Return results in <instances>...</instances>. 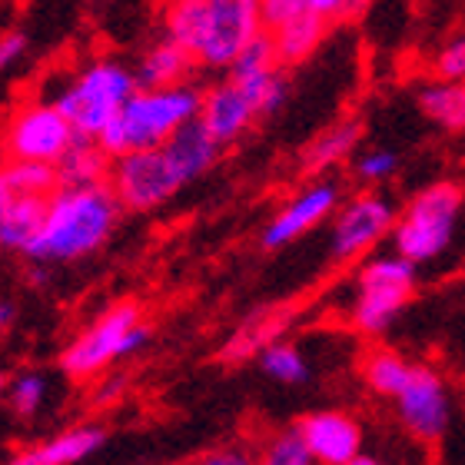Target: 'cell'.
Segmentation results:
<instances>
[{"label":"cell","instance_id":"d6a6232c","mask_svg":"<svg viewBox=\"0 0 465 465\" xmlns=\"http://www.w3.org/2000/svg\"><path fill=\"white\" fill-rule=\"evenodd\" d=\"M24 50H27V37L24 34H4L0 37V74L17 64L24 57Z\"/></svg>","mask_w":465,"mask_h":465},{"label":"cell","instance_id":"7a4b0ae2","mask_svg":"<svg viewBox=\"0 0 465 465\" xmlns=\"http://www.w3.org/2000/svg\"><path fill=\"white\" fill-rule=\"evenodd\" d=\"M200 107L203 90H196L190 80L173 87H136L97 140L110 156L163 146L180 126L200 116Z\"/></svg>","mask_w":465,"mask_h":465},{"label":"cell","instance_id":"ba28073f","mask_svg":"<svg viewBox=\"0 0 465 465\" xmlns=\"http://www.w3.org/2000/svg\"><path fill=\"white\" fill-rule=\"evenodd\" d=\"M77 126L57 107V100H37L14 110L4 134V150L14 160H40L57 163L77 143Z\"/></svg>","mask_w":465,"mask_h":465},{"label":"cell","instance_id":"9c48e42d","mask_svg":"<svg viewBox=\"0 0 465 465\" xmlns=\"http://www.w3.org/2000/svg\"><path fill=\"white\" fill-rule=\"evenodd\" d=\"M396 220H399L396 206L389 203L382 193H376V190L356 193L332 213V236H330L332 260L336 262L362 260L386 236H392Z\"/></svg>","mask_w":465,"mask_h":465},{"label":"cell","instance_id":"44dd1931","mask_svg":"<svg viewBox=\"0 0 465 465\" xmlns=\"http://www.w3.org/2000/svg\"><path fill=\"white\" fill-rule=\"evenodd\" d=\"M359 136H362L359 120H340V124L326 126V130L306 146L302 163H306V170H312V173L346 163V160H352V153H356Z\"/></svg>","mask_w":465,"mask_h":465},{"label":"cell","instance_id":"f1b7e54d","mask_svg":"<svg viewBox=\"0 0 465 465\" xmlns=\"http://www.w3.org/2000/svg\"><path fill=\"white\" fill-rule=\"evenodd\" d=\"M262 462L266 465H312L316 459H312L310 446H306L302 429L292 426V429L276 432V436L266 442V449H262Z\"/></svg>","mask_w":465,"mask_h":465},{"label":"cell","instance_id":"30bf717a","mask_svg":"<svg viewBox=\"0 0 465 465\" xmlns=\"http://www.w3.org/2000/svg\"><path fill=\"white\" fill-rule=\"evenodd\" d=\"M262 30H266L262 0H210L206 34L196 50L200 67L226 70L240 57V50L260 37Z\"/></svg>","mask_w":465,"mask_h":465},{"label":"cell","instance_id":"277c9868","mask_svg":"<svg viewBox=\"0 0 465 465\" xmlns=\"http://www.w3.org/2000/svg\"><path fill=\"white\" fill-rule=\"evenodd\" d=\"M146 340H150V330L140 316V306L116 302L67 342V349L60 352V369L70 379H90L97 372H107L120 359L134 356L136 349L146 346Z\"/></svg>","mask_w":465,"mask_h":465},{"label":"cell","instance_id":"3957f363","mask_svg":"<svg viewBox=\"0 0 465 465\" xmlns=\"http://www.w3.org/2000/svg\"><path fill=\"white\" fill-rule=\"evenodd\" d=\"M462 210L465 190L459 183H432L419 190L399 213L392 230V250L419 266L439 260L456 240Z\"/></svg>","mask_w":465,"mask_h":465},{"label":"cell","instance_id":"4316f807","mask_svg":"<svg viewBox=\"0 0 465 465\" xmlns=\"http://www.w3.org/2000/svg\"><path fill=\"white\" fill-rule=\"evenodd\" d=\"M47 376L40 372H20L7 382V406L17 419H34L47 402Z\"/></svg>","mask_w":465,"mask_h":465},{"label":"cell","instance_id":"83f0119b","mask_svg":"<svg viewBox=\"0 0 465 465\" xmlns=\"http://www.w3.org/2000/svg\"><path fill=\"white\" fill-rule=\"evenodd\" d=\"M272 332H280V320L266 312V316H256L242 326L236 336L223 346V359L230 362H240V359L252 356V352H262V346H270L272 342Z\"/></svg>","mask_w":465,"mask_h":465},{"label":"cell","instance_id":"d590c367","mask_svg":"<svg viewBox=\"0 0 465 465\" xmlns=\"http://www.w3.org/2000/svg\"><path fill=\"white\" fill-rule=\"evenodd\" d=\"M14 320H17V306L7 300H0V330H10Z\"/></svg>","mask_w":465,"mask_h":465},{"label":"cell","instance_id":"74e56055","mask_svg":"<svg viewBox=\"0 0 465 465\" xmlns=\"http://www.w3.org/2000/svg\"><path fill=\"white\" fill-rule=\"evenodd\" d=\"M4 396H7V379L0 376V399H4Z\"/></svg>","mask_w":465,"mask_h":465},{"label":"cell","instance_id":"e575fe53","mask_svg":"<svg viewBox=\"0 0 465 465\" xmlns=\"http://www.w3.org/2000/svg\"><path fill=\"white\" fill-rule=\"evenodd\" d=\"M120 392H124V376H110L107 382L97 389V402L100 406H104V402H114Z\"/></svg>","mask_w":465,"mask_h":465},{"label":"cell","instance_id":"7c38bea8","mask_svg":"<svg viewBox=\"0 0 465 465\" xmlns=\"http://www.w3.org/2000/svg\"><path fill=\"white\" fill-rule=\"evenodd\" d=\"M340 183H332V180L302 186L300 193L262 226V250H282V246L296 242L300 236H306L310 230L322 226L326 220H332V213L340 210Z\"/></svg>","mask_w":465,"mask_h":465},{"label":"cell","instance_id":"f546056e","mask_svg":"<svg viewBox=\"0 0 465 465\" xmlns=\"http://www.w3.org/2000/svg\"><path fill=\"white\" fill-rule=\"evenodd\" d=\"M349 170L356 176L359 183L366 186H382L389 176H396L399 170V153L396 150H366V153H359L349 160Z\"/></svg>","mask_w":465,"mask_h":465},{"label":"cell","instance_id":"8992f818","mask_svg":"<svg viewBox=\"0 0 465 465\" xmlns=\"http://www.w3.org/2000/svg\"><path fill=\"white\" fill-rule=\"evenodd\" d=\"M419 280V262L406 260L402 252L372 256L359 266V292L352 302V326L362 336H382L396 322V316L412 300Z\"/></svg>","mask_w":465,"mask_h":465},{"label":"cell","instance_id":"ffe728a7","mask_svg":"<svg viewBox=\"0 0 465 465\" xmlns=\"http://www.w3.org/2000/svg\"><path fill=\"white\" fill-rule=\"evenodd\" d=\"M419 107L422 114L439 124L442 130L462 134L465 130V80H446L436 77L419 90Z\"/></svg>","mask_w":465,"mask_h":465},{"label":"cell","instance_id":"2e32d148","mask_svg":"<svg viewBox=\"0 0 465 465\" xmlns=\"http://www.w3.org/2000/svg\"><path fill=\"white\" fill-rule=\"evenodd\" d=\"M107 442V432L97 426H77L60 432L57 439L50 442H40V446L20 449L17 456L10 459L14 465H74L90 459L97 449H104Z\"/></svg>","mask_w":465,"mask_h":465},{"label":"cell","instance_id":"5b68a950","mask_svg":"<svg viewBox=\"0 0 465 465\" xmlns=\"http://www.w3.org/2000/svg\"><path fill=\"white\" fill-rule=\"evenodd\" d=\"M136 74L116 60H94L77 77L70 80L67 90L57 94V107L70 116L80 136L97 140L104 126L120 114L126 100L136 94Z\"/></svg>","mask_w":465,"mask_h":465},{"label":"cell","instance_id":"4fadbf2b","mask_svg":"<svg viewBox=\"0 0 465 465\" xmlns=\"http://www.w3.org/2000/svg\"><path fill=\"white\" fill-rule=\"evenodd\" d=\"M312 459L322 465H356L362 456V426L340 409L310 412L300 422Z\"/></svg>","mask_w":465,"mask_h":465},{"label":"cell","instance_id":"4dcf8cb0","mask_svg":"<svg viewBox=\"0 0 465 465\" xmlns=\"http://www.w3.org/2000/svg\"><path fill=\"white\" fill-rule=\"evenodd\" d=\"M432 74L446 80H465V37H456L439 50L432 60Z\"/></svg>","mask_w":465,"mask_h":465},{"label":"cell","instance_id":"603a6c76","mask_svg":"<svg viewBox=\"0 0 465 465\" xmlns=\"http://www.w3.org/2000/svg\"><path fill=\"white\" fill-rule=\"evenodd\" d=\"M359 369H362V382L369 386V392L386 399H396L409 382V376H412V362H406L396 349L386 346L369 349Z\"/></svg>","mask_w":465,"mask_h":465},{"label":"cell","instance_id":"52a82bcc","mask_svg":"<svg viewBox=\"0 0 465 465\" xmlns=\"http://www.w3.org/2000/svg\"><path fill=\"white\" fill-rule=\"evenodd\" d=\"M107 183L114 186L124 210L146 213V210H156L166 200H173L176 190L186 186V180L180 176L173 160L166 156L163 146H150V150H130V153L114 156Z\"/></svg>","mask_w":465,"mask_h":465},{"label":"cell","instance_id":"5bb4252c","mask_svg":"<svg viewBox=\"0 0 465 465\" xmlns=\"http://www.w3.org/2000/svg\"><path fill=\"white\" fill-rule=\"evenodd\" d=\"M256 104L250 100V94L236 84V80H220L210 90H203V107H200V120L210 126V134L220 140L223 146L236 143L252 124H256Z\"/></svg>","mask_w":465,"mask_h":465},{"label":"cell","instance_id":"9a60e30c","mask_svg":"<svg viewBox=\"0 0 465 465\" xmlns=\"http://www.w3.org/2000/svg\"><path fill=\"white\" fill-rule=\"evenodd\" d=\"M163 150H166V156L173 160L176 170H180V176L190 183V180L213 170L220 153H223V143H220V140L210 134V126L196 116V120L183 124L170 140H166Z\"/></svg>","mask_w":465,"mask_h":465},{"label":"cell","instance_id":"ac0fdd59","mask_svg":"<svg viewBox=\"0 0 465 465\" xmlns=\"http://www.w3.org/2000/svg\"><path fill=\"white\" fill-rule=\"evenodd\" d=\"M326 34H330V20L320 17L316 10H302V14L282 20L280 27L270 30L282 67H296L302 60H310L326 40Z\"/></svg>","mask_w":465,"mask_h":465},{"label":"cell","instance_id":"484cf974","mask_svg":"<svg viewBox=\"0 0 465 465\" xmlns=\"http://www.w3.org/2000/svg\"><path fill=\"white\" fill-rule=\"evenodd\" d=\"M260 366L266 376L282 382V386H302L310 379V362L290 342H270V346H262Z\"/></svg>","mask_w":465,"mask_h":465},{"label":"cell","instance_id":"8fae6325","mask_svg":"<svg viewBox=\"0 0 465 465\" xmlns=\"http://www.w3.org/2000/svg\"><path fill=\"white\" fill-rule=\"evenodd\" d=\"M396 412L402 429L422 446H436L439 439L446 436L452 402H449L446 382L436 369L412 366V376L396 396Z\"/></svg>","mask_w":465,"mask_h":465},{"label":"cell","instance_id":"6da1fadb","mask_svg":"<svg viewBox=\"0 0 465 465\" xmlns=\"http://www.w3.org/2000/svg\"><path fill=\"white\" fill-rule=\"evenodd\" d=\"M124 203L110 183L57 186L47 196L44 226L24 256L30 262H77L104 246L120 223Z\"/></svg>","mask_w":465,"mask_h":465},{"label":"cell","instance_id":"1f68e13d","mask_svg":"<svg viewBox=\"0 0 465 465\" xmlns=\"http://www.w3.org/2000/svg\"><path fill=\"white\" fill-rule=\"evenodd\" d=\"M369 4H372V0H310V10H316V14L326 17L330 24H340V20L362 17Z\"/></svg>","mask_w":465,"mask_h":465},{"label":"cell","instance_id":"d4e9b609","mask_svg":"<svg viewBox=\"0 0 465 465\" xmlns=\"http://www.w3.org/2000/svg\"><path fill=\"white\" fill-rule=\"evenodd\" d=\"M0 183L14 196H50L60 186L57 163H40V160H14L0 166Z\"/></svg>","mask_w":465,"mask_h":465},{"label":"cell","instance_id":"e0dca14e","mask_svg":"<svg viewBox=\"0 0 465 465\" xmlns=\"http://www.w3.org/2000/svg\"><path fill=\"white\" fill-rule=\"evenodd\" d=\"M196 64L200 60H196L193 50H186L183 44L163 37L136 60L134 74L140 87H173V84H186L190 80Z\"/></svg>","mask_w":465,"mask_h":465},{"label":"cell","instance_id":"8d00e7d4","mask_svg":"<svg viewBox=\"0 0 465 465\" xmlns=\"http://www.w3.org/2000/svg\"><path fill=\"white\" fill-rule=\"evenodd\" d=\"M10 190L4 183H0V232H4V220H7V206H10Z\"/></svg>","mask_w":465,"mask_h":465},{"label":"cell","instance_id":"d6986e66","mask_svg":"<svg viewBox=\"0 0 465 465\" xmlns=\"http://www.w3.org/2000/svg\"><path fill=\"white\" fill-rule=\"evenodd\" d=\"M114 156L100 146V140L90 136H77V143L70 146L67 153L57 160V176L60 186H94L107 183Z\"/></svg>","mask_w":465,"mask_h":465},{"label":"cell","instance_id":"836d02e7","mask_svg":"<svg viewBox=\"0 0 465 465\" xmlns=\"http://www.w3.org/2000/svg\"><path fill=\"white\" fill-rule=\"evenodd\" d=\"M200 462H206V465H246V462H252V459H250L246 449L226 446V449H213V452H206Z\"/></svg>","mask_w":465,"mask_h":465},{"label":"cell","instance_id":"cb8c5ba5","mask_svg":"<svg viewBox=\"0 0 465 465\" xmlns=\"http://www.w3.org/2000/svg\"><path fill=\"white\" fill-rule=\"evenodd\" d=\"M210 17V0H166L163 7V30L166 37L183 44L186 50H200Z\"/></svg>","mask_w":465,"mask_h":465},{"label":"cell","instance_id":"7402d4cb","mask_svg":"<svg viewBox=\"0 0 465 465\" xmlns=\"http://www.w3.org/2000/svg\"><path fill=\"white\" fill-rule=\"evenodd\" d=\"M44 213H47V196H10L0 246L24 256V250L34 242V236L44 226Z\"/></svg>","mask_w":465,"mask_h":465}]
</instances>
